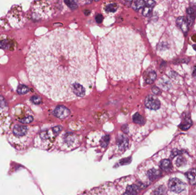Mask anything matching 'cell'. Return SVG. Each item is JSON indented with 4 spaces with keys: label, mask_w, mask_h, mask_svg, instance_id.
Masks as SVG:
<instances>
[{
    "label": "cell",
    "mask_w": 196,
    "mask_h": 195,
    "mask_svg": "<svg viewBox=\"0 0 196 195\" xmlns=\"http://www.w3.org/2000/svg\"><path fill=\"white\" fill-rule=\"evenodd\" d=\"M62 128L60 126H57V127H54L52 128V131L53 132V133L56 134H57L61 130H62Z\"/></svg>",
    "instance_id": "cell-32"
},
{
    "label": "cell",
    "mask_w": 196,
    "mask_h": 195,
    "mask_svg": "<svg viewBox=\"0 0 196 195\" xmlns=\"http://www.w3.org/2000/svg\"><path fill=\"white\" fill-rule=\"evenodd\" d=\"M26 66L30 81L41 93L56 101H72L93 88L96 53L82 32L57 29L32 44Z\"/></svg>",
    "instance_id": "cell-1"
},
{
    "label": "cell",
    "mask_w": 196,
    "mask_h": 195,
    "mask_svg": "<svg viewBox=\"0 0 196 195\" xmlns=\"http://www.w3.org/2000/svg\"><path fill=\"white\" fill-rule=\"evenodd\" d=\"M182 121L179 125V128L183 130H188L192 125V121L189 115L183 114Z\"/></svg>",
    "instance_id": "cell-8"
},
{
    "label": "cell",
    "mask_w": 196,
    "mask_h": 195,
    "mask_svg": "<svg viewBox=\"0 0 196 195\" xmlns=\"http://www.w3.org/2000/svg\"><path fill=\"white\" fill-rule=\"evenodd\" d=\"M75 139V134H72V133H68L65 134V137H64L65 143L68 144L72 143L74 141Z\"/></svg>",
    "instance_id": "cell-20"
},
{
    "label": "cell",
    "mask_w": 196,
    "mask_h": 195,
    "mask_svg": "<svg viewBox=\"0 0 196 195\" xmlns=\"http://www.w3.org/2000/svg\"><path fill=\"white\" fill-rule=\"evenodd\" d=\"M186 164V160L185 158L182 157V156H179L178 158H177L176 161V165L177 167H180L181 166H183Z\"/></svg>",
    "instance_id": "cell-24"
},
{
    "label": "cell",
    "mask_w": 196,
    "mask_h": 195,
    "mask_svg": "<svg viewBox=\"0 0 196 195\" xmlns=\"http://www.w3.org/2000/svg\"><path fill=\"white\" fill-rule=\"evenodd\" d=\"M31 101L34 104H40L41 102V98L38 96H35L31 98Z\"/></svg>",
    "instance_id": "cell-28"
},
{
    "label": "cell",
    "mask_w": 196,
    "mask_h": 195,
    "mask_svg": "<svg viewBox=\"0 0 196 195\" xmlns=\"http://www.w3.org/2000/svg\"><path fill=\"white\" fill-rule=\"evenodd\" d=\"M177 25L183 32L184 33H187L189 31V26L186 18L185 17H179L176 20Z\"/></svg>",
    "instance_id": "cell-10"
},
{
    "label": "cell",
    "mask_w": 196,
    "mask_h": 195,
    "mask_svg": "<svg viewBox=\"0 0 196 195\" xmlns=\"http://www.w3.org/2000/svg\"><path fill=\"white\" fill-rule=\"evenodd\" d=\"M192 39H193L195 42H196V34L194 35V36L192 37Z\"/></svg>",
    "instance_id": "cell-36"
},
{
    "label": "cell",
    "mask_w": 196,
    "mask_h": 195,
    "mask_svg": "<svg viewBox=\"0 0 196 195\" xmlns=\"http://www.w3.org/2000/svg\"><path fill=\"white\" fill-rule=\"evenodd\" d=\"M9 41L6 39H2L0 40V48L4 49H9V46L11 45L10 44H8V42Z\"/></svg>",
    "instance_id": "cell-23"
},
{
    "label": "cell",
    "mask_w": 196,
    "mask_h": 195,
    "mask_svg": "<svg viewBox=\"0 0 196 195\" xmlns=\"http://www.w3.org/2000/svg\"><path fill=\"white\" fill-rule=\"evenodd\" d=\"M181 152L180 151H178V150H174L172 152H171V158H173V157H174L175 156H177V155H181Z\"/></svg>",
    "instance_id": "cell-31"
},
{
    "label": "cell",
    "mask_w": 196,
    "mask_h": 195,
    "mask_svg": "<svg viewBox=\"0 0 196 195\" xmlns=\"http://www.w3.org/2000/svg\"><path fill=\"white\" fill-rule=\"evenodd\" d=\"M6 106V105L5 100L2 97L0 96V112L2 111V109H4Z\"/></svg>",
    "instance_id": "cell-29"
},
{
    "label": "cell",
    "mask_w": 196,
    "mask_h": 195,
    "mask_svg": "<svg viewBox=\"0 0 196 195\" xmlns=\"http://www.w3.org/2000/svg\"><path fill=\"white\" fill-rule=\"evenodd\" d=\"M146 106L151 110H157L161 106V103L157 97L149 95L145 100Z\"/></svg>",
    "instance_id": "cell-5"
},
{
    "label": "cell",
    "mask_w": 196,
    "mask_h": 195,
    "mask_svg": "<svg viewBox=\"0 0 196 195\" xmlns=\"http://www.w3.org/2000/svg\"><path fill=\"white\" fill-rule=\"evenodd\" d=\"M160 168L165 171H169L172 168V164L170 160L168 159L162 160L159 164Z\"/></svg>",
    "instance_id": "cell-15"
},
{
    "label": "cell",
    "mask_w": 196,
    "mask_h": 195,
    "mask_svg": "<svg viewBox=\"0 0 196 195\" xmlns=\"http://www.w3.org/2000/svg\"><path fill=\"white\" fill-rule=\"evenodd\" d=\"M195 6H196V5H195Z\"/></svg>",
    "instance_id": "cell-38"
},
{
    "label": "cell",
    "mask_w": 196,
    "mask_h": 195,
    "mask_svg": "<svg viewBox=\"0 0 196 195\" xmlns=\"http://www.w3.org/2000/svg\"><path fill=\"white\" fill-rule=\"evenodd\" d=\"M117 4H110L106 8L108 12H114L117 10Z\"/></svg>",
    "instance_id": "cell-25"
},
{
    "label": "cell",
    "mask_w": 196,
    "mask_h": 195,
    "mask_svg": "<svg viewBox=\"0 0 196 195\" xmlns=\"http://www.w3.org/2000/svg\"><path fill=\"white\" fill-rule=\"evenodd\" d=\"M144 5H145V2L144 1H137L134 2L132 7L135 10L138 11L143 8Z\"/></svg>",
    "instance_id": "cell-19"
},
{
    "label": "cell",
    "mask_w": 196,
    "mask_h": 195,
    "mask_svg": "<svg viewBox=\"0 0 196 195\" xmlns=\"http://www.w3.org/2000/svg\"><path fill=\"white\" fill-rule=\"evenodd\" d=\"M118 146L121 149H125L128 145V139L123 135H121L118 141Z\"/></svg>",
    "instance_id": "cell-17"
},
{
    "label": "cell",
    "mask_w": 196,
    "mask_h": 195,
    "mask_svg": "<svg viewBox=\"0 0 196 195\" xmlns=\"http://www.w3.org/2000/svg\"><path fill=\"white\" fill-rule=\"evenodd\" d=\"M165 192V188L161 186L158 188L155 191V195H164Z\"/></svg>",
    "instance_id": "cell-27"
},
{
    "label": "cell",
    "mask_w": 196,
    "mask_h": 195,
    "mask_svg": "<svg viewBox=\"0 0 196 195\" xmlns=\"http://www.w3.org/2000/svg\"><path fill=\"white\" fill-rule=\"evenodd\" d=\"M28 131V128L23 125L16 124L13 128V134L17 137H23L25 136Z\"/></svg>",
    "instance_id": "cell-7"
},
{
    "label": "cell",
    "mask_w": 196,
    "mask_h": 195,
    "mask_svg": "<svg viewBox=\"0 0 196 195\" xmlns=\"http://www.w3.org/2000/svg\"><path fill=\"white\" fill-rule=\"evenodd\" d=\"M193 76L194 77H196V67L195 68V69H194V70H193Z\"/></svg>",
    "instance_id": "cell-35"
},
{
    "label": "cell",
    "mask_w": 196,
    "mask_h": 195,
    "mask_svg": "<svg viewBox=\"0 0 196 195\" xmlns=\"http://www.w3.org/2000/svg\"><path fill=\"white\" fill-rule=\"evenodd\" d=\"M103 20V16L101 14H98L96 17V21L98 23H102Z\"/></svg>",
    "instance_id": "cell-33"
},
{
    "label": "cell",
    "mask_w": 196,
    "mask_h": 195,
    "mask_svg": "<svg viewBox=\"0 0 196 195\" xmlns=\"http://www.w3.org/2000/svg\"><path fill=\"white\" fill-rule=\"evenodd\" d=\"M133 121L136 124H140V125H143L144 123V117H142L141 115H139L138 113H137L134 115Z\"/></svg>",
    "instance_id": "cell-18"
},
{
    "label": "cell",
    "mask_w": 196,
    "mask_h": 195,
    "mask_svg": "<svg viewBox=\"0 0 196 195\" xmlns=\"http://www.w3.org/2000/svg\"><path fill=\"white\" fill-rule=\"evenodd\" d=\"M147 175L149 179L150 180L153 181L154 180H156L161 176V172L160 170L158 169L153 168V169H150L147 172Z\"/></svg>",
    "instance_id": "cell-13"
},
{
    "label": "cell",
    "mask_w": 196,
    "mask_h": 195,
    "mask_svg": "<svg viewBox=\"0 0 196 195\" xmlns=\"http://www.w3.org/2000/svg\"><path fill=\"white\" fill-rule=\"evenodd\" d=\"M29 91V88L24 85H20L17 88V93L20 94H24Z\"/></svg>",
    "instance_id": "cell-21"
},
{
    "label": "cell",
    "mask_w": 196,
    "mask_h": 195,
    "mask_svg": "<svg viewBox=\"0 0 196 195\" xmlns=\"http://www.w3.org/2000/svg\"><path fill=\"white\" fill-rule=\"evenodd\" d=\"M137 193H135V192H132V191L126 190V192L124 193L123 195H137Z\"/></svg>",
    "instance_id": "cell-34"
},
{
    "label": "cell",
    "mask_w": 196,
    "mask_h": 195,
    "mask_svg": "<svg viewBox=\"0 0 196 195\" xmlns=\"http://www.w3.org/2000/svg\"><path fill=\"white\" fill-rule=\"evenodd\" d=\"M12 113L14 117L21 123L26 124L33 121L32 111L24 104H18L13 108Z\"/></svg>",
    "instance_id": "cell-3"
},
{
    "label": "cell",
    "mask_w": 196,
    "mask_h": 195,
    "mask_svg": "<svg viewBox=\"0 0 196 195\" xmlns=\"http://www.w3.org/2000/svg\"><path fill=\"white\" fill-rule=\"evenodd\" d=\"M157 78V74L154 71H150L146 74L145 80L148 84H152Z\"/></svg>",
    "instance_id": "cell-16"
},
{
    "label": "cell",
    "mask_w": 196,
    "mask_h": 195,
    "mask_svg": "<svg viewBox=\"0 0 196 195\" xmlns=\"http://www.w3.org/2000/svg\"><path fill=\"white\" fill-rule=\"evenodd\" d=\"M144 46L139 35L132 29L118 27L100 41L99 56L101 66L115 80H127L140 72Z\"/></svg>",
    "instance_id": "cell-2"
},
{
    "label": "cell",
    "mask_w": 196,
    "mask_h": 195,
    "mask_svg": "<svg viewBox=\"0 0 196 195\" xmlns=\"http://www.w3.org/2000/svg\"><path fill=\"white\" fill-rule=\"evenodd\" d=\"M109 140H110V137L108 135H106V136H105L103 139H102V140L101 141V145L103 147H106L108 144V142H109Z\"/></svg>",
    "instance_id": "cell-26"
},
{
    "label": "cell",
    "mask_w": 196,
    "mask_h": 195,
    "mask_svg": "<svg viewBox=\"0 0 196 195\" xmlns=\"http://www.w3.org/2000/svg\"><path fill=\"white\" fill-rule=\"evenodd\" d=\"M54 113L56 117L63 119L70 114V111L68 108L63 106H59L55 109Z\"/></svg>",
    "instance_id": "cell-9"
},
{
    "label": "cell",
    "mask_w": 196,
    "mask_h": 195,
    "mask_svg": "<svg viewBox=\"0 0 196 195\" xmlns=\"http://www.w3.org/2000/svg\"><path fill=\"white\" fill-rule=\"evenodd\" d=\"M186 13H187V18L186 20L188 23L189 26H192L195 21V20L196 18V13L195 10L192 8L189 7L186 10Z\"/></svg>",
    "instance_id": "cell-11"
},
{
    "label": "cell",
    "mask_w": 196,
    "mask_h": 195,
    "mask_svg": "<svg viewBox=\"0 0 196 195\" xmlns=\"http://www.w3.org/2000/svg\"><path fill=\"white\" fill-rule=\"evenodd\" d=\"M185 176L192 185H196V169H191L188 170Z\"/></svg>",
    "instance_id": "cell-12"
},
{
    "label": "cell",
    "mask_w": 196,
    "mask_h": 195,
    "mask_svg": "<svg viewBox=\"0 0 196 195\" xmlns=\"http://www.w3.org/2000/svg\"><path fill=\"white\" fill-rule=\"evenodd\" d=\"M152 91L153 93L155 94L156 95H160L161 94V90L157 87H153V88H152Z\"/></svg>",
    "instance_id": "cell-30"
},
{
    "label": "cell",
    "mask_w": 196,
    "mask_h": 195,
    "mask_svg": "<svg viewBox=\"0 0 196 195\" xmlns=\"http://www.w3.org/2000/svg\"><path fill=\"white\" fill-rule=\"evenodd\" d=\"M159 84L162 85L163 89L166 90L169 89L171 87L170 81L166 79H162L161 81V83H159Z\"/></svg>",
    "instance_id": "cell-22"
},
{
    "label": "cell",
    "mask_w": 196,
    "mask_h": 195,
    "mask_svg": "<svg viewBox=\"0 0 196 195\" xmlns=\"http://www.w3.org/2000/svg\"><path fill=\"white\" fill-rule=\"evenodd\" d=\"M193 49H194L195 51H196V45H193Z\"/></svg>",
    "instance_id": "cell-37"
},
{
    "label": "cell",
    "mask_w": 196,
    "mask_h": 195,
    "mask_svg": "<svg viewBox=\"0 0 196 195\" xmlns=\"http://www.w3.org/2000/svg\"><path fill=\"white\" fill-rule=\"evenodd\" d=\"M11 124V120L7 113H0V130L4 132L9 129Z\"/></svg>",
    "instance_id": "cell-6"
},
{
    "label": "cell",
    "mask_w": 196,
    "mask_h": 195,
    "mask_svg": "<svg viewBox=\"0 0 196 195\" xmlns=\"http://www.w3.org/2000/svg\"><path fill=\"white\" fill-rule=\"evenodd\" d=\"M168 185L170 191L177 194L181 193L186 188L185 184L177 178L171 179Z\"/></svg>",
    "instance_id": "cell-4"
},
{
    "label": "cell",
    "mask_w": 196,
    "mask_h": 195,
    "mask_svg": "<svg viewBox=\"0 0 196 195\" xmlns=\"http://www.w3.org/2000/svg\"><path fill=\"white\" fill-rule=\"evenodd\" d=\"M146 6L144 8L143 14L144 16H148L152 12V9L156 4V2L153 1H149L145 2Z\"/></svg>",
    "instance_id": "cell-14"
}]
</instances>
